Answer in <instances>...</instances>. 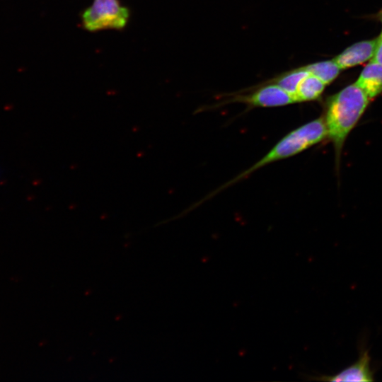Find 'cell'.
Listing matches in <instances>:
<instances>
[{
	"label": "cell",
	"mask_w": 382,
	"mask_h": 382,
	"mask_svg": "<svg viewBox=\"0 0 382 382\" xmlns=\"http://www.w3.org/2000/svg\"><path fill=\"white\" fill-rule=\"evenodd\" d=\"M369 99L355 83L328 98L324 120L337 157L347 135L364 112Z\"/></svg>",
	"instance_id": "6da1fadb"
},
{
	"label": "cell",
	"mask_w": 382,
	"mask_h": 382,
	"mask_svg": "<svg viewBox=\"0 0 382 382\" xmlns=\"http://www.w3.org/2000/svg\"><path fill=\"white\" fill-rule=\"evenodd\" d=\"M328 136L323 117L308 122L283 137L262 158L230 183L239 180L270 163L294 156L323 141Z\"/></svg>",
	"instance_id": "7a4b0ae2"
},
{
	"label": "cell",
	"mask_w": 382,
	"mask_h": 382,
	"mask_svg": "<svg viewBox=\"0 0 382 382\" xmlns=\"http://www.w3.org/2000/svg\"><path fill=\"white\" fill-rule=\"evenodd\" d=\"M129 18L128 9L118 0H94L82 15L84 28L89 31L103 29H121Z\"/></svg>",
	"instance_id": "3957f363"
},
{
	"label": "cell",
	"mask_w": 382,
	"mask_h": 382,
	"mask_svg": "<svg viewBox=\"0 0 382 382\" xmlns=\"http://www.w3.org/2000/svg\"><path fill=\"white\" fill-rule=\"evenodd\" d=\"M255 107H279L294 103V99L277 84L270 82L246 95H238L231 99Z\"/></svg>",
	"instance_id": "277c9868"
},
{
	"label": "cell",
	"mask_w": 382,
	"mask_h": 382,
	"mask_svg": "<svg viewBox=\"0 0 382 382\" xmlns=\"http://www.w3.org/2000/svg\"><path fill=\"white\" fill-rule=\"evenodd\" d=\"M310 377L311 380L335 382H370L374 380V371L371 368V357L369 351L364 348H361L359 358L354 363L339 373Z\"/></svg>",
	"instance_id": "5b68a950"
},
{
	"label": "cell",
	"mask_w": 382,
	"mask_h": 382,
	"mask_svg": "<svg viewBox=\"0 0 382 382\" xmlns=\"http://www.w3.org/2000/svg\"><path fill=\"white\" fill-rule=\"evenodd\" d=\"M376 45V38L356 42L347 47L333 59L342 70L357 66L372 59Z\"/></svg>",
	"instance_id": "8992f818"
},
{
	"label": "cell",
	"mask_w": 382,
	"mask_h": 382,
	"mask_svg": "<svg viewBox=\"0 0 382 382\" xmlns=\"http://www.w3.org/2000/svg\"><path fill=\"white\" fill-rule=\"evenodd\" d=\"M355 83L371 99L382 92V64L371 61L360 73Z\"/></svg>",
	"instance_id": "52a82bcc"
},
{
	"label": "cell",
	"mask_w": 382,
	"mask_h": 382,
	"mask_svg": "<svg viewBox=\"0 0 382 382\" xmlns=\"http://www.w3.org/2000/svg\"><path fill=\"white\" fill-rule=\"evenodd\" d=\"M325 86L321 80L310 73L299 83L294 96L295 103L318 99L323 93Z\"/></svg>",
	"instance_id": "ba28073f"
},
{
	"label": "cell",
	"mask_w": 382,
	"mask_h": 382,
	"mask_svg": "<svg viewBox=\"0 0 382 382\" xmlns=\"http://www.w3.org/2000/svg\"><path fill=\"white\" fill-rule=\"evenodd\" d=\"M309 74L310 72L305 66H301L280 74L274 79L272 83L281 87L294 99V96L299 83Z\"/></svg>",
	"instance_id": "9c48e42d"
},
{
	"label": "cell",
	"mask_w": 382,
	"mask_h": 382,
	"mask_svg": "<svg viewBox=\"0 0 382 382\" xmlns=\"http://www.w3.org/2000/svg\"><path fill=\"white\" fill-rule=\"evenodd\" d=\"M305 68L325 85L332 83L342 70L333 59L308 64Z\"/></svg>",
	"instance_id": "30bf717a"
},
{
	"label": "cell",
	"mask_w": 382,
	"mask_h": 382,
	"mask_svg": "<svg viewBox=\"0 0 382 382\" xmlns=\"http://www.w3.org/2000/svg\"><path fill=\"white\" fill-rule=\"evenodd\" d=\"M371 61L382 64V32L376 38V49Z\"/></svg>",
	"instance_id": "8fae6325"
},
{
	"label": "cell",
	"mask_w": 382,
	"mask_h": 382,
	"mask_svg": "<svg viewBox=\"0 0 382 382\" xmlns=\"http://www.w3.org/2000/svg\"><path fill=\"white\" fill-rule=\"evenodd\" d=\"M380 19H381V23H382V10H381V12L380 13Z\"/></svg>",
	"instance_id": "7c38bea8"
}]
</instances>
